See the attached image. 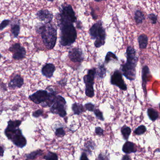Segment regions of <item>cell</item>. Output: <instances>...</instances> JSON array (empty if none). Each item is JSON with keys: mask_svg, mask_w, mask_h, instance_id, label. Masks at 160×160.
Wrapping results in <instances>:
<instances>
[{"mask_svg": "<svg viewBox=\"0 0 160 160\" xmlns=\"http://www.w3.org/2000/svg\"><path fill=\"white\" fill-rule=\"evenodd\" d=\"M91 14L92 16V18H93V19H94V20H95V19H97V16H96V14H94V11H93V9H92Z\"/></svg>", "mask_w": 160, "mask_h": 160, "instance_id": "74e56055", "label": "cell"}, {"mask_svg": "<svg viewBox=\"0 0 160 160\" xmlns=\"http://www.w3.org/2000/svg\"><path fill=\"white\" fill-rule=\"evenodd\" d=\"M50 92L43 90H39L32 95H29V99L36 104H40L42 107H50L55 102L57 92L52 89H48Z\"/></svg>", "mask_w": 160, "mask_h": 160, "instance_id": "5b68a950", "label": "cell"}, {"mask_svg": "<svg viewBox=\"0 0 160 160\" xmlns=\"http://www.w3.org/2000/svg\"><path fill=\"white\" fill-rule=\"evenodd\" d=\"M2 57V56L1 54V53H0V60H1V59Z\"/></svg>", "mask_w": 160, "mask_h": 160, "instance_id": "b9f144b4", "label": "cell"}, {"mask_svg": "<svg viewBox=\"0 0 160 160\" xmlns=\"http://www.w3.org/2000/svg\"><path fill=\"white\" fill-rule=\"evenodd\" d=\"M66 104V101L63 97L57 95L55 102L50 107V112L52 114H57L61 118H64L67 115Z\"/></svg>", "mask_w": 160, "mask_h": 160, "instance_id": "52a82bcc", "label": "cell"}, {"mask_svg": "<svg viewBox=\"0 0 160 160\" xmlns=\"http://www.w3.org/2000/svg\"><path fill=\"white\" fill-rule=\"evenodd\" d=\"M11 24V31L14 38H18L20 31V20L15 19Z\"/></svg>", "mask_w": 160, "mask_h": 160, "instance_id": "2e32d148", "label": "cell"}, {"mask_svg": "<svg viewBox=\"0 0 160 160\" xmlns=\"http://www.w3.org/2000/svg\"><path fill=\"white\" fill-rule=\"evenodd\" d=\"M150 74L149 69L147 65L144 66L142 71V87L144 93H147V84L148 81V76Z\"/></svg>", "mask_w": 160, "mask_h": 160, "instance_id": "9a60e30c", "label": "cell"}, {"mask_svg": "<svg viewBox=\"0 0 160 160\" xmlns=\"http://www.w3.org/2000/svg\"><path fill=\"white\" fill-rule=\"evenodd\" d=\"M94 1L96 2H100L103 1H106V0H94Z\"/></svg>", "mask_w": 160, "mask_h": 160, "instance_id": "ab89813d", "label": "cell"}, {"mask_svg": "<svg viewBox=\"0 0 160 160\" xmlns=\"http://www.w3.org/2000/svg\"><path fill=\"white\" fill-rule=\"evenodd\" d=\"M42 152L43 151H42V150H37L32 152L28 153V154H26L25 156H26V158L27 159L34 160L38 156L42 155Z\"/></svg>", "mask_w": 160, "mask_h": 160, "instance_id": "603a6c76", "label": "cell"}, {"mask_svg": "<svg viewBox=\"0 0 160 160\" xmlns=\"http://www.w3.org/2000/svg\"><path fill=\"white\" fill-rule=\"evenodd\" d=\"M122 134L123 136V138L125 140H128L131 135L132 130L130 127L127 126H124L121 128V130Z\"/></svg>", "mask_w": 160, "mask_h": 160, "instance_id": "cb8c5ba5", "label": "cell"}, {"mask_svg": "<svg viewBox=\"0 0 160 160\" xmlns=\"http://www.w3.org/2000/svg\"><path fill=\"white\" fill-rule=\"evenodd\" d=\"M55 134L57 136L62 137L64 136L65 135V131L62 127H60V128L56 129Z\"/></svg>", "mask_w": 160, "mask_h": 160, "instance_id": "f546056e", "label": "cell"}, {"mask_svg": "<svg viewBox=\"0 0 160 160\" xmlns=\"http://www.w3.org/2000/svg\"><path fill=\"white\" fill-rule=\"evenodd\" d=\"M58 26L60 29V43L62 46H69L75 42L77 32L73 23L57 14L56 16Z\"/></svg>", "mask_w": 160, "mask_h": 160, "instance_id": "6da1fadb", "label": "cell"}, {"mask_svg": "<svg viewBox=\"0 0 160 160\" xmlns=\"http://www.w3.org/2000/svg\"><path fill=\"white\" fill-rule=\"evenodd\" d=\"M146 131H147V128L146 126L144 125H141L135 129L134 132L137 135H140L143 134Z\"/></svg>", "mask_w": 160, "mask_h": 160, "instance_id": "484cf974", "label": "cell"}, {"mask_svg": "<svg viewBox=\"0 0 160 160\" xmlns=\"http://www.w3.org/2000/svg\"><path fill=\"white\" fill-rule=\"evenodd\" d=\"M148 18L150 20L152 24H156L157 22V16L154 14H150L148 15Z\"/></svg>", "mask_w": 160, "mask_h": 160, "instance_id": "4dcf8cb0", "label": "cell"}, {"mask_svg": "<svg viewBox=\"0 0 160 160\" xmlns=\"http://www.w3.org/2000/svg\"><path fill=\"white\" fill-rule=\"evenodd\" d=\"M122 160H131V158L129 157V156L127 155H124L123 157L122 158Z\"/></svg>", "mask_w": 160, "mask_h": 160, "instance_id": "f35d334b", "label": "cell"}, {"mask_svg": "<svg viewBox=\"0 0 160 160\" xmlns=\"http://www.w3.org/2000/svg\"><path fill=\"white\" fill-rule=\"evenodd\" d=\"M21 123L22 121L19 120H10L8 122V125L4 131V134L16 146L22 148L27 145V140L19 128Z\"/></svg>", "mask_w": 160, "mask_h": 160, "instance_id": "3957f363", "label": "cell"}, {"mask_svg": "<svg viewBox=\"0 0 160 160\" xmlns=\"http://www.w3.org/2000/svg\"><path fill=\"white\" fill-rule=\"evenodd\" d=\"M4 150L2 146H0V158L3 157Z\"/></svg>", "mask_w": 160, "mask_h": 160, "instance_id": "d590c367", "label": "cell"}, {"mask_svg": "<svg viewBox=\"0 0 160 160\" xmlns=\"http://www.w3.org/2000/svg\"><path fill=\"white\" fill-rule=\"evenodd\" d=\"M95 76H96V68H93L88 70V74L84 76L83 78L84 83L86 84L85 93H86V95L90 98H92L94 96L93 84H94V79Z\"/></svg>", "mask_w": 160, "mask_h": 160, "instance_id": "ba28073f", "label": "cell"}, {"mask_svg": "<svg viewBox=\"0 0 160 160\" xmlns=\"http://www.w3.org/2000/svg\"><path fill=\"white\" fill-rule=\"evenodd\" d=\"M35 29L36 33L41 36L47 49H53L58 39L57 28L51 23H39L35 26Z\"/></svg>", "mask_w": 160, "mask_h": 160, "instance_id": "7a4b0ae2", "label": "cell"}, {"mask_svg": "<svg viewBox=\"0 0 160 160\" xmlns=\"http://www.w3.org/2000/svg\"><path fill=\"white\" fill-rule=\"evenodd\" d=\"M84 108L89 111H93L94 109V105L92 103H87L84 105Z\"/></svg>", "mask_w": 160, "mask_h": 160, "instance_id": "1f68e13d", "label": "cell"}, {"mask_svg": "<svg viewBox=\"0 0 160 160\" xmlns=\"http://www.w3.org/2000/svg\"><path fill=\"white\" fill-rule=\"evenodd\" d=\"M11 23V20L9 19L3 20L1 23H0V31L3 30L6 27L10 25Z\"/></svg>", "mask_w": 160, "mask_h": 160, "instance_id": "83f0119b", "label": "cell"}, {"mask_svg": "<svg viewBox=\"0 0 160 160\" xmlns=\"http://www.w3.org/2000/svg\"><path fill=\"white\" fill-rule=\"evenodd\" d=\"M76 22L77 28L78 29H81L82 28V23L79 21H77Z\"/></svg>", "mask_w": 160, "mask_h": 160, "instance_id": "8d00e7d4", "label": "cell"}, {"mask_svg": "<svg viewBox=\"0 0 160 160\" xmlns=\"http://www.w3.org/2000/svg\"><path fill=\"white\" fill-rule=\"evenodd\" d=\"M112 60L118 61V58L115 54L111 52H108L105 59V62L106 63H108L109 62Z\"/></svg>", "mask_w": 160, "mask_h": 160, "instance_id": "d4e9b609", "label": "cell"}, {"mask_svg": "<svg viewBox=\"0 0 160 160\" xmlns=\"http://www.w3.org/2000/svg\"><path fill=\"white\" fill-rule=\"evenodd\" d=\"M68 57L72 62H82L84 60V57L83 52L80 48H75L69 51Z\"/></svg>", "mask_w": 160, "mask_h": 160, "instance_id": "8fae6325", "label": "cell"}, {"mask_svg": "<svg viewBox=\"0 0 160 160\" xmlns=\"http://www.w3.org/2000/svg\"><path fill=\"white\" fill-rule=\"evenodd\" d=\"M88 158L87 157L86 152H83L80 158V160H88Z\"/></svg>", "mask_w": 160, "mask_h": 160, "instance_id": "e575fe53", "label": "cell"}, {"mask_svg": "<svg viewBox=\"0 0 160 160\" xmlns=\"http://www.w3.org/2000/svg\"><path fill=\"white\" fill-rule=\"evenodd\" d=\"M36 15L40 21L44 23H51L54 18L53 13L47 9L40 10L36 13Z\"/></svg>", "mask_w": 160, "mask_h": 160, "instance_id": "7c38bea8", "label": "cell"}, {"mask_svg": "<svg viewBox=\"0 0 160 160\" xmlns=\"http://www.w3.org/2000/svg\"><path fill=\"white\" fill-rule=\"evenodd\" d=\"M89 33L92 39L95 40V47L99 48L104 45L106 34L102 21H98L92 25L90 29Z\"/></svg>", "mask_w": 160, "mask_h": 160, "instance_id": "8992f818", "label": "cell"}, {"mask_svg": "<svg viewBox=\"0 0 160 160\" xmlns=\"http://www.w3.org/2000/svg\"><path fill=\"white\" fill-rule=\"evenodd\" d=\"M24 84V78L20 75L16 74L8 83V87L11 89L20 88Z\"/></svg>", "mask_w": 160, "mask_h": 160, "instance_id": "4fadbf2b", "label": "cell"}, {"mask_svg": "<svg viewBox=\"0 0 160 160\" xmlns=\"http://www.w3.org/2000/svg\"><path fill=\"white\" fill-rule=\"evenodd\" d=\"M122 151L126 154L135 153L137 151L135 145L131 141H126L122 146Z\"/></svg>", "mask_w": 160, "mask_h": 160, "instance_id": "e0dca14e", "label": "cell"}, {"mask_svg": "<svg viewBox=\"0 0 160 160\" xmlns=\"http://www.w3.org/2000/svg\"><path fill=\"white\" fill-rule=\"evenodd\" d=\"M43 114V110L42 109H38L36 111H34L32 113V116L34 118H38L40 116H42Z\"/></svg>", "mask_w": 160, "mask_h": 160, "instance_id": "d6a6232c", "label": "cell"}, {"mask_svg": "<svg viewBox=\"0 0 160 160\" xmlns=\"http://www.w3.org/2000/svg\"><path fill=\"white\" fill-rule=\"evenodd\" d=\"M55 71L56 67L54 64L51 63H46L42 68V74L47 78H51L53 77Z\"/></svg>", "mask_w": 160, "mask_h": 160, "instance_id": "5bb4252c", "label": "cell"}, {"mask_svg": "<svg viewBox=\"0 0 160 160\" xmlns=\"http://www.w3.org/2000/svg\"><path fill=\"white\" fill-rule=\"evenodd\" d=\"M103 130L100 127H97L95 128V132L97 135H103Z\"/></svg>", "mask_w": 160, "mask_h": 160, "instance_id": "836d02e7", "label": "cell"}, {"mask_svg": "<svg viewBox=\"0 0 160 160\" xmlns=\"http://www.w3.org/2000/svg\"><path fill=\"white\" fill-rule=\"evenodd\" d=\"M148 36L146 34H141L138 38V42L140 49H145L147 48L148 44Z\"/></svg>", "mask_w": 160, "mask_h": 160, "instance_id": "d6986e66", "label": "cell"}, {"mask_svg": "<svg viewBox=\"0 0 160 160\" xmlns=\"http://www.w3.org/2000/svg\"><path fill=\"white\" fill-rule=\"evenodd\" d=\"M106 68L105 67L104 64H100L98 68L96 69V76L98 78L102 79L104 78L106 75Z\"/></svg>", "mask_w": 160, "mask_h": 160, "instance_id": "ac0fdd59", "label": "cell"}, {"mask_svg": "<svg viewBox=\"0 0 160 160\" xmlns=\"http://www.w3.org/2000/svg\"><path fill=\"white\" fill-rule=\"evenodd\" d=\"M9 51L12 53V58L15 60H20L26 58L27 51L19 43L12 45L9 48Z\"/></svg>", "mask_w": 160, "mask_h": 160, "instance_id": "9c48e42d", "label": "cell"}, {"mask_svg": "<svg viewBox=\"0 0 160 160\" xmlns=\"http://www.w3.org/2000/svg\"><path fill=\"white\" fill-rule=\"evenodd\" d=\"M45 160H58V155L56 153L48 151L46 155L44 157Z\"/></svg>", "mask_w": 160, "mask_h": 160, "instance_id": "4316f807", "label": "cell"}, {"mask_svg": "<svg viewBox=\"0 0 160 160\" xmlns=\"http://www.w3.org/2000/svg\"><path fill=\"white\" fill-rule=\"evenodd\" d=\"M47 1L48 2H51L54 1V0H47Z\"/></svg>", "mask_w": 160, "mask_h": 160, "instance_id": "60d3db41", "label": "cell"}, {"mask_svg": "<svg viewBox=\"0 0 160 160\" xmlns=\"http://www.w3.org/2000/svg\"><path fill=\"white\" fill-rule=\"evenodd\" d=\"M110 83L112 85L117 86L122 90L126 91L127 90V86L122 78V73L119 70H116L114 71L111 76Z\"/></svg>", "mask_w": 160, "mask_h": 160, "instance_id": "30bf717a", "label": "cell"}, {"mask_svg": "<svg viewBox=\"0 0 160 160\" xmlns=\"http://www.w3.org/2000/svg\"><path fill=\"white\" fill-rule=\"evenodd\" d=\"M93 111H94V114H95V116H96L97 119L100 120L102 121L104 120V118L103 116V113L102 111H100L99 109H94Z\"/></svg>", "mask_w": 160, "mask_h": 160, "instance_id": "f1b7e54d", "label": "cell"}, {"mask_svg": "<svg viewBox=\"0 0 160 160\" xmlns=\"http://www.w3.org/2000/svg\"><path fill=\"white\" fill-rule=\"evenodd\" d=\"M126 55L127 61L125 63L121 65V71L127 79L133 81L135 79L136 77V67L138 58L136 56L135 50L131 46L127 48Z\"/></svg>", "mask_w": 160, "mask_h": 160, "instance_id": "277c9868", "label": "cell"}, {"mask_svg": "<svg viewBox=\"0 0 160 160\" xmlns=\"http://www.w3.org/2000/svg\"><path fill=\"white\" fill-rule=\"evenodd\" d=\"M147 114L151 120L155 121L159 118V113L152 108H149L147 110Z\"/></svg>", "mask_w": 160, "mask_h": 160, "instance_id": "ffe728a7", "label": "cell"}, {"mask_svg": "<svg viewBox=\"0 0 160 160\" xmlns=\"http://www.w3.org/2000/svg\"><path fill=\"white\" fill-rule=\"evenodd\" d=\"M72 110L74 115H79L84 112V108L82 104L75 102L72 105Z\"/></svg>", "mask_w": 160, "mask_h": 160, "instance_id": "44dd1931", "label": "cell"}, {"mask_svg": "<svg viewBox=\"0 0 160 160\" xmlns=\"http://www.w3.org/2000/svg\"><path fill=\"white\" fill-rule=\"evenodd\" d=\"M134 19L137 24H141L143 20L145 19V17L144 14L140 10L136 11L134 13Z\"/></svg>", "mask_w": 160, "mask_h": 160, "instance_id": "7402d4cb", "label": "cell"}]
</instances>
